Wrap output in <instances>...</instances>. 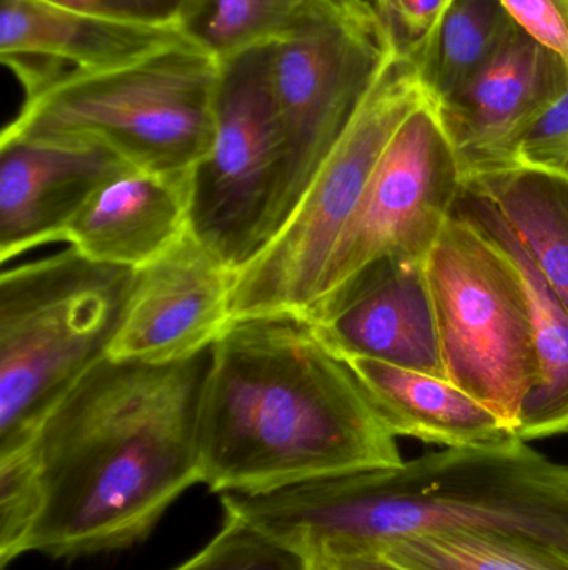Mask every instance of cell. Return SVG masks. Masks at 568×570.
Instances as JSON below:
<instances>
[{
  "label": "cell",
  "mask_w": 568,
  "mask_h": 570,
  "mask_svg": "<svg viewBox=\"0 0 568 570\" xmlns=\"http://www.w3.org/2000/svg\"><path fill=\"white\" fill-rule=\"evenodd\" d=\"M209 357L210 348L167 364L107 357L62 395L17 454L40 494L26 552L77 559L132 548L199 484Z\"/></svg>",
  "instance_id": "6da1fadb"
},
{
  "label": "cell",
  "mask_w": 568,
  "mask_h": 570,
  "mask_svg": "<svg viewBox=\"0 0 568 570\" xmlns=\"http://www.w3.org/2000/svg\"><path fill=\"white\" fill-rule=\"evenodd\" d=\"M197 449L200 482L219 495L403 462L349 365L287 315L237 318L210 347Z\"/></svg>",
  "instance_id": "7a4b0ae2"
},
{
  "label": "cell",
  "mask_w": 568,
  "mask_h": 570,
  "mask_svg": "<svg viewBox=\"0 0 568 570\" xmlns=\"http://www.w3.org/2000/svg\"><path fill=\"white\" fill-rule=\"evenodd\" d=\"M226 515L320 559L377 556L417 535L500 532L568 556V468L516 441L446 448L393 468L220 495Z\"/></svg>",
  "instance_id": "3957f363"
},
{
  "label": "cell",
  "mask_w": 568,
  "mask_h": 570,
  "mask_svg": "<svg viewBox=\"0 0 568 570\" xmlns=\"http://www.w3.org/2000/svg\"><path fill=\"white\" fill-rule=\"evenodd\" d=\"M220 62L192 42L93 72H70L23 100L3 136L110 150L133 169L190 174L209 154Z\"/></svg>",
  "instance_id": "277c9868"
},
{
  "label": "cell",
  "mask_w": 568,
  "mask_h": 570,
  "mask_svg": "<svg viewBox=\"0 0 568 570\" xmlns=\"http://www.w3.org/2000/svg\"><path fill=\"white\" fill-rule=\"evenodd\" d=\"M136 271L76 247L0 277V459L26 451L50 409L109 357Z\"/></svg>",
  "instance_id": "5b68a950"
},
{
  "label": "cell",
  "mask_w": 568,
  "mask_h": 570,
  "mask_svg": "<svg viewBox=\"0 0 568 570\" xmlns=\"http://www.w3.org/2000/svg\"><path fill=\"white\" fill-rule=\"evenodd\" d=\"M427 99L416 53L399 47L286 226L237 274L233 321L309 314L380 157L403 120Z\"/></svg>",
  "instance_id": "8992f818"
},
{
  "label": "cell",
  "mask_w": 568,
  "mask_h": 570,
  "mask_svg": "<svg viewBox=\"0 0 568 570\" xmlns=\"http://www.w3.org/2000/svg\"><path fill=\"white\" fill-rule=\"evenodd\" d=\"M269 46L219 60L212 146L190 177V233L236 274L279 233L289 187Z\"/></svg>",
  "instance_id": "52a82bcc"
},
{
  "label": "cell",
  "mask_w": 568,
  "mask_h": 570,
  "mask_svg": "<svg viewBox=\"0 0 568 570\" xmlns=\"http://www.w3.org/2000/svg\"><path fill=\"white\" fill-rule=\"evenodd\" d=\"M426 273L447 379L517 434L539 381L532 311L519 269L479 227L450 214Z\"/></svg>",
  "instance_id": "ba28073f"
},
{
  "label": "cell",
  "mask_w": 568,
  "mask_h": 570,
  "mask_svg": "<svg viewBox=\"0 0 568 570\" xmlns=\"http://www.w3.org/2000/svg\"><path fill=\"white\" fill-rule=\"evenodd\" d=\"M399 47L369 2L329 7L270 43V82L290 160L279 233Z\"/></svg>",
  "instance_id": "9c48e42d"
},
{
  "label": "cell",
  "mask_w": 568,
  "mask_h": 570,
  "mask_svg": "<svg viewBox=\"0 0 568 570\" xmlns=\"http://www.w3.org/2000/svg\"><path fill=\"white\" fill-rule=\"evenodd\" d=\"M462 187V164L429 96L403 120L380 157L337 244L319 301L377 261H426Z\"/></svg>",
  "instance_id": "30bf717a"
},
{
  "label": "cell",
  "mask_w": 568,
  "mask_h": 570,
  "mask_svg": "<svg viewBox=\"0 0 568 570\" xmlns=\"http://www.w3.org/2000/svg\"><path fill=\"white\" fill-rule=\"evenodd\" d=\"M236 277L189 230L136 271L109 357L167 364L209 351L233 322Z\"/></svg>",
  "instance_id": "8fae6325"
},
{
  "label": "cell",
  "mask_w": 568,
  "mask_h": 570,
  "mask_svg": "<svg viewBox=\"0 0 568 570\" xmlns=\"http://www.w3.org/2000/svg\"><path fill=\"white\" fill-rule=\"evenodd\" d=\"M303 321L340 358L447 379L426 261H377L320 298Z\"/></svg>",
  "instance_id": "7c38bea8"
},
{
  "label": "cell",
  "mask_w": 568,
  "mask_h": 570,
  "mask_svg": "<svg viewBox=\"0 0 568 570\" xmlns=\"http://www.w3.org/2000/svg\"><path fill=\"white\" fill-rule=\"evenodd\" d=\"M567 87L566 60L519 27L466 86L432 99L464 177L512 164L524 132Z\"/></svg>",
  "instance_id": "4fadbf2b"
},
{
  "label": "cell",
  "mask_w": 568,
  "mask_h": 570,
  "mask_svg": "<svg viewBox=\"0 0 568 570\" xmlns=\"http://www.w3.org/2000/svg\"><path fill=\"white\" fill-rule=\"evenodd\" d=\"M187 42L177 26H156L70 9L49 0H2L0 57L26 99L70 72L112 69Z\"/></svg>",
  "instance_id": "5bb4252c"
},
{
  "label": "cell",
  "mask_w": 568,
  "mask_h": 570,
  "mask_svg": "<svg viewBox=\"0 0 568 570\" xmlns=\"http://www.w3.org/2000/svg\"><path fill=\"white\" fill-rule=\"evenodd\" d=\"M129 164L100 146L0 136V261L50 243L97 189Z\"/></svg>",
  "instance_id": "9a60e30c"
},
{
  "label": "cell",
  "mask_w": 568,
  "mask_h": 570,
  "mask_svg": "<svg viewBox=\"0 0 568 570\" xmlns=\"http://www.w3.org/2000/svg\"><path fill=\"white\" fill-rule=\"evenodd\" d=\"M190 177L120 170L93 193L63 243L107 266L153 263L190 230Z\"/></svg>",
  "instance_id": "2e32d148"
},
{
  "label": "cell",
  "mask_w": 568,
  "mask_h": 570,
  "mask_svg": "<svg viewBox=\"0 0 568 570\" xmlns=\"http://www.w3.org/2000/svg\"><path fill=\"white\" fill-rule=\"evenodd\" d=\"M342 361L396 438L444 448H492L520 441L512 425L449 379L373 358Z\"/></svg>",
  "instance_id": "e0dca14e"
},
{
  "label": "cell",
  "mask_w": 568,
  "mask_h": 570,
  "mask_svg": "<svg viewBox=\"0 0 568 570\" xmlns=\"http://www.w3.org/2000/svg\"><path fill=\"white\" fill-rule=\"evenodd\" d=\"M452 214L469 220L489 236L519 269L536 335L539 381L524 405L517 438L536 439L568 434V312L520 247L499 210L464 184Z\"/></svg>",
  "instance_id": "ac0fdd59"
},
{
  "label": "cell",
  "mask_w": 568,
  "mask_h": 570,
  "mask_svg": "<svg viewBox=\"0 0 568 570\" xmlns=\"http://www.w3.org/2000/svg\"><path fill=\"white\" fill-rule=\"evenodd\" d=\"M489 200L568 312V176L509 164L464 177Z\"/></svg>",
  "instance_id": "d6986e66"
},
{
  "label": "cell",
  "mask_w": 568,
  "mask_h": 570,
  "mask_svg": "<svg viewBox=\"0 0 568 570\" xmlns=\"http://www.w3.org/2000/svg\"><path fill=\"white\" fill-rule=\"evenodd\" d=\"M519 29L500 0H452L432 36L412 47L434 100L466 86Z\"/></svg>",
  "instance_id": "ffe728a7"
},
{
  "label": "cell",
  "mask_w": 568,
  "mask_h": 570,
  "mask_svg": "<svg viewBox=\"0 0 568 570\" xmlns=\"http://www.w3.org/2000/svg\"><path fill=\"white\" fill-rule=\"evenodd\" d=\"M350 2L369 0H183L177 27L193 46L222 60L277 42L322 10Z\"/></svg>",
  "instance_id": "44dd1931"
},
{
  "label": "cell",
  "mask_w": 568,
  "mask_h": 570,
  "mask_svg": "<svg viewBox=\"0 0 568 570\" xmlns=\"http://www.w3.org/2000/svg\"><path fill=\"white\" fill-rule=\"evenodd\" d=\"M377 556L409 570H568L562 552L500 532L417 535Z\"/></svg>",
  "instance_id": "7402d4cb"
},
{
  "label": "cell",
  "mask_w": 568,
  "mask_h": 570,
  "mask_svg": "<svg viewBox=\"0 0 568 570\" xmlns=\"http://www.w3.org/2000/svg\"><path fill=\"white\" fill-rule=\"evenodd\" d=\"M173 570H316V564L256 525L226 515L219 534Z\"/></svg>",
  "instance_id": "603a6c76"
},
{
  "label": "cell",
  "mask_w": 568,
  "mask_h": 570,
  "mask_svg": "<svg viewBox=\"0 0 568 570\" xmlns=\"http://www.w3.org/2000/svg\"><path fill=\"white\" fill-rule=\"evenodd\" d=\"M40 494L32 465L23 455L0 459V564L26 554L36 525Z\"/></svg>",
  "instance_id": "cb8c5ba5"
},
{
  "label": "cell",
  "mask_w": 568,
  "mask_h": 570,
  "mask_svg": "<svg viewBox=\"0 0 568 570\" xmlns=\"http://www.w3.org/2000/svg\"><path fill=\"white\" fill-rule=\"evenodd\" d=\"M512 164L544 167L568 176V87L524 132Z\"/></svg>",
  "instance_id": "d4e9b609"
},
{
  "label": "cell",
  "mask_w": 568,
  "mask_h": 570,
  "mask_svg": "<svg viewBox=\"0 0 568 570\" xmlns=\"http://www.w3.org/2000/svg\"><path fill=\"white\" fill-rule=\"evenodd\" d=\"M514 22L568 63V0H500Z\"/></svg>",
  "instance_id": "484cf974"
},
{
  "label": "cell",
  "mask_w": 568,
  "mask_h": 570,
  "mask_svg": "<svg viewBox=\"0 0 568 570\" xmlns=\"http://www.w3.org/2000/svg\"><path fill=\"white\" fill-rule=\"evenodd\" d=\"M452 0H392L400 46H420L432 36Z\"/></svg>",
  "instance_id": "4316f807"
},
{
  "label": "cell",
  "mask_w": 568,
  "mask_h": 570,
  "mask_svg": "<svg viewBox=\"0 0 568 570\" xmlns=\"http://www.w3.org/2000/svg\"><path fill=\"white\" fill-rule=\"evenodd\" d=\"M183 0H96V12L156 26H177Z\"/></svg>",
  "instance_id": "83f0119b"
},
{
  "label": "cell",
  "mask_w": 568,
  "mask_h": 570,
  "mask_svg": "<svg viewBox=\"0 0 568 570\" xmlns=\"http://www.w3.org/2000/svg\"><path fill=\"white\" fill-rule=\"evenodd\" d=\"M316 570H409L382 556H356V558L320 559L313 561Z\"/></svg>",
  "instance_id": "f1b7e54d"
},
{
  "label": "cell",
  "mask_w": 568,
  "mask_h": 570,
  "mask_svg": "<svg viewBox=\"0 0 568 570\" xmlns=\"http://www.w3.org/2000/svg\"><path fill=\"white\" fill-rule=\"evenodd\" d=\"M372 3L373 9L379 12V16L386 20L387 26L396 32V20H393V9H392V0H369ZM399 39V37H397Z\"/></svg>",
  "instance_id": "f546056e"
},
{
  "label": "cell",
  "mask_w": 568,
  "mask_h": 570,
  "mask_svg": "<svg viewBox=\"0 0 568 570\" xmlns=\"http://www.w3.org/2000/svg\"><path fill=\"white\" fill-rule=\"evenodd\" d=\"M59 6L70 7V9L93 10L96 9V0H49Z\"/></svg>",
  "instance_id": "4dcf8cb0"
}]
</instances>
